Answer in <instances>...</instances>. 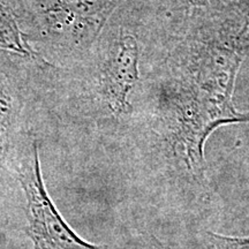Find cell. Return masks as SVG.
<instances>
[{"label":"cell","mask_w":249,"mask_h":249,"mask_svg":"<svg viewBox=\"0 0 249 249\" xmlns=\"http://www.w3.org/2000/svg\"><path fill=\"white\" fill-rule=\"evenodd\" d=\"M12 112V99L6 93L4 90L0 89V150L2 148V143H4L6 133L11 123Z\"/></svg>","instance_id":"5b68a950"},{"label":"cell","mask_w":249,"mask_h":249,"mask_svg":"<svg viewBox=\"0 0 249 249\" xmlns=\"http://www.w3.org/2000/svg\"><path fill=\"white\" fill-rule=\"evenodd\" d=\"M18 179L28 200L29 235L34 249H101L75 234L55 209L43 181L36 142L33 144L31 163Z\"/></svg>","instance_id":"7a4b0ae2"},{"label":"cell","mask_w":249,"mask_h":249,"mask_svg":"<svg viewBox=\"0 0 249 249\" xmlns=\"http://www.w3.org/2000/svg\"><path fill=\"white\" fill-rule=\"evenodd\" d=\"M139 50L132 36L120 39L107 75V97L112 111L117 114L128 108L127 95L139 77Z\"/></svg>","instance_id":"3957f363"},{"label":"cell","mask_w":249,"mask_h":249,"mask_svg":"<svg viewBox=\"0 0 249 249\" xmlns=\"http://www.w3.org/2000/svg\"><path fill=\"white\" fill-rule=\"evenodd\" d=\"M0 49L14 53L36 57L35 52L23 42L14 17L8 11V8L1 4H0Z\"/></svg>","instance_id":"277c9868"},{"label":"cell","mask_w":249,"mask_h":249,"mask_svg":"<svg viewBox=\"0 0 249 249\" xmlns=\"http://www.w3.org/2000/svg\"><path fill=\"white\" fill-rule=\"evenodd\" d=\"M150 249H164V247L163 246H160V244H158V242H156V241H154V244L151 245V247H150Z\"/></svg>","instance_id":"52a82bcc"},{"label":"cell","mask_w":249,"mask_h":249,"mask_svg":"<svg viewBox=\"0 0 249 249\" xmlns=\"http://www.w3.org/2000/svg\"><path fill=\"white\" fill-rule=\"evenodd\" d=\"M248 116L236 113L231 103V88L197 91L181 105L179 142L187 166L202 176L204 166L203 144L208 135L222 124L248 121Z\"/></svg>","instance_id":"6da1fadb"},{"label":"cell","mask_w":249,"mask_h":249,"mask_svg":"<svg viewBox=\"0 0 249 249\" xmlns=\"http://www.w3.org/2000/svg\"><path fill=\"white\" fill-rule=\"evenodd\" d=\"M214 249H249V236L247 238H234L208 233Z\"/></svg>","instance_id":"8992f818"}]
</instances>
